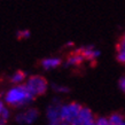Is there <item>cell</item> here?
Segmentation results:
<instances>
[{"mask_svg":"<svg viewBox=\"0 0 125 125\" xmlns=\"http://www.w3.org/2000/svg\"><path fill=\"white\" fill-rule=\"evenodd\" d=\"M33 99L34 96L28 90L25 84L14 85L5 93V102L13 108H21V107L28 106L33 101Z\"/></svg>","mask_w":125,"mask_h":125,"instance_id":"1","label":"cell"},{"mask_svg":"<svg viewBox=\"0 0 125 125\" xmlns=\"http://www.w3.org/2000/svg\"><path fill=\"white\" fill-rule=\"evenodd\" d=\"M25 86L28 87V90L30 91L31 94L36 98V96L44 95L47 92L48 83H47L45 77L39 76V75H34V76H30L27 79Z\"/></svg>","mask_w":125,"mask_h":125,"instance_id":"2","label":"cell"},{"mask_svg":"<svg viewBox=\"0 0 125 125\" xmlns=\"http://www.w3.org/2000/svg\"><path fill=\"white\" fill-rule=\"evenodd\" d=\"M82 107H83L82 104L77 102H69L62 104L60 109V118L68 124H73L78 117Z\"/></svg>","mask_w":125,"mask_h":125,"instance_id":"3","label":"cell"},{"mask_svg":"<svg viewBox=\"0 0 125 125\" xmlns=\"http://www.w3.org/2000/svg\"><path fill=\"white\" fill-rule=\"evenodd\" d=\"M38 115H39V111L36 108H28L24 111L16 115L15 121L17 123H20L21 125H29V124H32L37 119Z\"/></svg>","mask_w":125,"mask_h":125,"instance_id":"4","label":"cell"},{"mask_svg":"<svg viewBox=\"0 0 125 125\" xmlns=\"http://www.w3.org/2000/svg\"><path fill=\"white\" fill-rule=\"evenodd\" d=\"M95 122V117L92 110L87 107H82L79 114H78V117H77L76 122L73 124L76 125H94Z\"/></svg>","mask_w":125,"mask_h":125,"instance_id":"5","label":"cell"},{"mask_svg":"<svg viewBox=\"0 0 125 125\" xmlns=\"http://www.w3.org/2000/svg\"><path fill=\"white\" fill-rule=\"evenodd\" d=\"M62 103H60L59 101H54L52 104H49V107L47 108V111H46V115H47V118H48L49 122H54L57 121V119H61L60 118V109Z\"/></svg>","mask_w":125,"mask_h":125,"instance_id":"6","label":"cell"},{"mask_svg":"<svg viewBox=\"0 0 125 125\" xmlns=\"http://www.w3.org/2000/svg\"><path fill=\"white\" fill-rule=\"evenodd\" d=\"M78 52L83 55V57L85 60H90V61L96 60L99 57V55H100V52L98 49H95L93 46H84Z\"/></svg>","mask_w":125,"mask_h":125,"instance_id":"7","label":"cell"},{"mask_svg":"<svg viewBox=\"0 0 125 125\" xmlns=\"http://www.w3.org/2000/svg\"><path fill=\"white\" fill-rule=\"evenodd\" d=\"M62 63V60L60 57H46L40 61V65L45 70H53L59 68Z\"/></svg>","mask_w":125,"mask_h":125,"instance_id":"8","label":"cell"},{"mask_svg":"<svg viewBox=\"0 0 125 125\" xmlns=\"http://www.w3.org/2000/svg\"><path fill=\"white\" fill-rule=\"evenodd\" d=\"M83 55L79 53V52H76V53H72L71 55H69L68 59H67V64L68 65H72V67H76V65H79L84 62Z\"/></svg>","mask_w":125,"mask_h":125,"instance_id":"9","label":"cell"},{"mask_svg":"<svg viewBox=\"0 0 125 125\" xmlns=\"http://www.w3.org/2000/svg\"><path fill=\"white\" fill-rule=\"evenodd\" d=\"M27 76H25V73L22 71V70H17L15 71L10 77V82L13 84H15V85H19V84H22L24 80H25Z\"/></svg>","mask_w":125,"mask_h":125,"instance_id":"10","label":"cell"},{"mask_svg":"<svg viewBox=\"0 0 125 125\" xmlns=\"http://www.w3.org/2000/svg\"><path fill=\"white\" fill-rule=\"evenodd\" d=\"M108 121H109L110 125H119L122 123H124L125 119L123 117V115L118 114V113H115V114H111L108 118Z\"/></svg>","mask_w":125,"mask_h":125,"instance_id":"11","label":"cell"},{"mask_svg":"<svg viewBox=\"0 0 125 125\" xmlns=\"http://www.w3.org/2000/svg\"><path fill=\"white\" fill-rule=\"evenodd\" d=\"M9 117H10V111H9V109H8V108H4L2 111L0 113V122L6 123Z\"/></svg>","mask_w":125,"mask_h":125,"instance_id":"12","label":"cell"},{"mask_svg":"<svg viewBox=\"0 0 125 125\" xmlns=\"http://www.w3.org/2000/svg\"><path fill=\"white\" fill-rule=\"evenodd\" d=\"M117 60L121 63L125 64V49L124 48H117Z\"/></svg>","mask_w":125,"mask_h":125,"instance_id":"13","label":"cell"},{"mask_svg":"<svg viewBox=\"0 0 125 125\" xmlns=\"http://www.w3.org/2000/svg\"><path fill=\"white\" fill-rule=\"evenodd\" d=\"M94 125H110V123H109V121H108V118L98 117V118H95Z\"/></svg>","mask_w":125,"mask_h":125,"instance_id":"14","label":"cell"},{"mask_svg":"<svg viewBox=\"0 0 125 125\" xmlns=\"http://www.w3.org/2000/svg\"><path fill=\"white\" fill-rule=\"evenodd\" d=\"M53 90L55 92H59V93H68L69 88L65 86H62V85H53Z\"/></svg>","mask_w":125,"mask_h":125,"instance_id":"15","label":"cell"},{"mask_svg":"<svg viewBox=\"0 0 125 125\" xmlns=\"http://www.w3.org/2000/svg\"><path fill=\"white\" fill-rule=\"evenodd\" d=\"M17 37L20 39H27L30 37V31L29 30H20L17 32Z\"/></svg>","mask_w":125,"mask_h":125,"instance_id":"16","label":"cell"},{"mask_svg":"<svg viewBox=\"0 0 125 125\" xmlns=\"http://www.w3.org/2000/svg\"><path fill=\"white\" fill-rule=\"evenodd\" d=\"M118 86H119V88H121V91L123 92V93H125V77H122L121 79H119V82H118Z\"/></svg>","mask_w":125,"mask_h":125,"instance_id":"17","label":"cell"},{"mask_svg":"<svg viewBox=\"0 0 125 125\" xmlns=\"http://www.w3.org/2000/svg\"><path fill=\"white\" fill-rule=\"evenodd\" d=\"M49 125H69V124L63 122L62 119H57V121H54V122H49Z\"/></svg>","mask_w":125,"mask_h":125,"instance_id":"18","label":"cell"},{"mask_svg":"<svg viewBox=\"0 0 125 125\" xmlns=\"http://www.w3.org/2000/svg\"><path fill=\"white\" fill-rule=\"evenodd\" d=\"M4 108H5V104H4V102H2V101L0 100V113L2 111V109H4Z\"/></svg>","mask_w":125,"mask_h":125,"instance_id":"19","label":"cell"},{"mask_svg":"<svg viewBox=\"0 0 125 125\" xmlns=\"http://www.w3.org/2000/svg\"><path fill=\"white\" fill-rule=\"evenodd\" d=\"M0 125H6V123H4V122H0Z\"/></svg>","mask_w":125,"mask_h":125,"instance_id":"20","label":"cell"},{"mask_svg":"<svg viewBox=\"0 0 125 125\" xmlns=\"http://www.w3.org/2000/svg\"><path fill=\"white\" fill-rule=\"evenodd\" d=\"M69 125H76V124H69Z\"/></svg>","mask_w":125,"mask_h":125,"instance_id":"21","label":"cell"}]
</instances>
